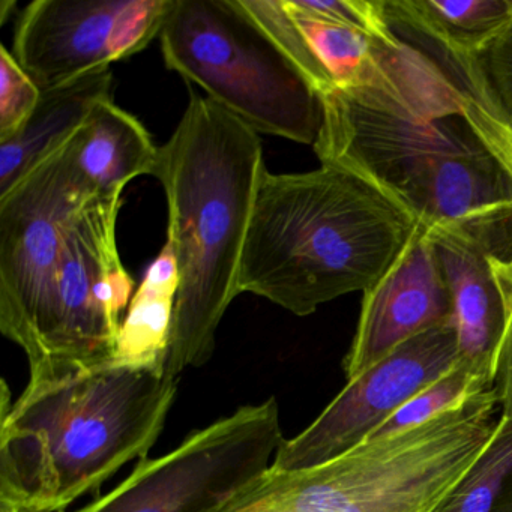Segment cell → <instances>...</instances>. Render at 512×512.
<instances>
[{
  "mask_svg": "<svg viewBox=\"0 0 512 512\" xmlns=\"http://www.w3.org/2000/svg\"><path fill=\"white\" fill-rule=\"evenodd\" d=\"M173 0H35L17 20L13 55L41 92L143 52Z\"/></svg>",
  "mask_w": 512,
  "mask_h": 512,
  "instance_id": "obj_10",
  "label": "cell"
},
{
  "mask_svg": "<svg viewBox=\"0 0 512 512\" xmlns=\"http://www.w3.org/2000/svg\"><path fill=\"white\" fill-rule=\"evenodd\" d=\"M320 98V163L364 179L428 230L511 223L512 125L392 31L374 38L358 85Z\"/></svg>",
  "mask_w": 512,
  "mask_h": 512,
  "instance_id": "obj_1",
  "label": "cell"
},
{
  "mask_svg": "<svg viewBox=\"0 0 512 512\" xmlns=\"http://www.w3.org/2000/svg\"><path fill=\"white\" fill-rule=\"evenodd\" d=\"M496 388L499 391L502 412L512 415V313L508 334H506L505 344H503Z\"/></svg>",
  "mask_w": 512,
  "mask_h": 512,
  "instance_id": "obj_25",
  "label": "cell"
},
{
  "mask_svg": "<svg viewBox=\"0 0 512 512\" xmlns=\"http://www.w3.org/2000/svg\"><path fill=\"white\" fill-rule=\"evenodd\" d=\"M16 403L4 382L0 502L64 512L158 442L178 394L163 368L115 359H49L29 365Z\"/></svg>",
  "mask_w": 512,
  "mask_h": 512,
  "instance_id": "obj_2",
  "label": "cell"
},
{
  "mask_svg": "<svg viewBox=\"0 0 512 512\" xmlns=\"http://www.w3.org/2000/svg\"><path fill=\"white\" fill-rule=\"evenodd\" d=\"M265 172L259 133L208 97L190 92L152 175L166 194L167 241L179 271L164 364L170 377L178 379L214 355L218 326L239 295L242 251Z\"/></svg>",
  "mask_w": 512,
  "mask_h": 512,
  "instance_id": "obj_3",
  "label": "cell"
},
{
  "mask_svg": "<svg viewBox=\"0 0 512 512\" xmlns=\"http://www.w3.org/2000/svg\"><path fill=\"white\" fill-rule=\"evenodd\" d=\"M286 5L335 88L358 85L373 62L377 37L316 16L304 10L298 0H286Z\"/></svg>",
  "mask_w": 512,
  "mask_h": 512,
  "instance_id": "obj_19",
  "label": "cell"
},
{
  "mask_svg": "<svg viewBox=\"0 0 512 512\" xmlns=\"http://www.w3.org/2000/svg\"><path fill=\"white\" fill-rule=\"evenodd\" d=\"M241 4L320 97L335 88L334 80L316 58L290 14L286 0H241Z\"/></svg>",
  "mask_w": 512,
  "mask_h": 512,
  "instance_id": "obj_21",
  "label": "cell"
},
{
  "mask_svg": "<svg viewBox=\"0 0 512 512\" xmlns=\"http://www.w3.org/2000/svg\"><path fill=\"white\" fill-rule=\"evenodd\" d=\"M41 95L43 92L13 52L0 46V143L22 130L37 109Z\"/></svg>",
  "mask_w": 512,
  "mask_h": 512,
  "instance_id": "obj_23",
  "label": "cell"
},
{
  "mask_svg": "<svg viewBox=\"0 0 512 512\" xmlns=\"http://www.w3.org/2000/svg\"><path fill=\"white\" fill-rule=\"evenodd\" d=\"M178 290V263L172 244L166 241L131 299L112 359L164 370Z\"/></svg>",
  "mask_w": 512,
  "mask_h": 512,
  "instance_id": "obj_17",
  "label": "cell"
},
{
  "mask_svg": "<svg viewBox=\"0 0 512 512\" xmlns=\"http://www.w3.org/2000/svg\"><path fill=\"white\" fill-rule=\"evenodd\" d=\"M160 43L169 70L256 133L316 143L322 98L241 0H173Z\"/></svg>",
  "mask_w": 512,
  "mask_h": 512,
  "instance_id": "obj_6",
  "label": "cell"
},
{
  "mask_svg": "<svg viewBox=\"0 0 512 512\" xmlns=\"http://www.w3.org/2000/svg\"><path fill=\"white\" fill-rule=\"evenodd\" d=\"M74 164L98 196H115L136 178L154 175L158 151L142 122L113 100L98 104L74 137Z\"/></svg>",
  "mask_w": 512,
  "mask_h": 512,
  "instance_id": "obj_16",
  "label": "cell"
},
{
  "mask_svg": "<svg viewBox=\"0 0 512 512\" xmlns=\"http://www.w3.org/2000/svg\"><path fill=\"white\" fill-rule=\"evenodd\" d=\"M428 232L454 302L458 361L494 388L512 313V224Z\"/></svg>",
  "mask_w": 512,
  "mask_h": 512,
  "instance_id": "obj_12",
  "label": "cell"
},
{
  "mask_svg": "<svg viewBox=\"0 0 512 512\" xmlns=\"http://www.w3.org/2000/svg\"><path fill=\"white\" fill-rule=\"evenodd\" d=\"M499 407L494 386L322 466L271 469L247 499L263 512H430L496 433Z\"/></svg>",
  "mask_w": 512,
  "mask_h": 512,
  "instance_id": "obj_5",
  "label": "cell"
},
{
  "mask_svg": "<svg viewBox=\"0 0 512 512\" xmlns=\"http://www.w3.org/2000/svg\"><path fill=\"white\" fill-rule=\"evenodd\" d=\"M0 512H29L19 506L11 505V503L0 502Z\"/></svg>",
  "mask_w": 512,
  "mask_h": 512,
  "instance_id": "obj_26",
  "label": "cell"
},
{
  "mask_svg": "<svg viewBox=\"0 0 512 512\" xmlns=\"http://www.w3.org/2000/svg\"><path fill=\"white\" fill-rule=\"evenodd\" d=\"M395 37L467 79L470 61L512 26V0H383Z\"/></svg>",
  "mask_w": 512,
  "mask_h": 512,
  "instance_id": "obj_14",
  "label": "cell"
},
{
  "mask_svg": "<svg viewBox=\"0 0 512 512\" xmlns=\"http://www.w3.org/2000/svg\"><path fill=\"white\" fill-rule=\"evenodd\" d=\"M416 230L400 206L341 167L266 170L242 251L239 295L310 316L326 302L371 289Z\"/></svg>",
  "mask_w": 512,
  "mask_h": 512,
  "instance_id": "obj_4",
  "label": "cell"
},
{
  "mask_svg": "<svg viewBox=\"0 0 512 512\" xmlns=\"http://www.w3.org/2000/svg\"><path fill=\"white\" fill-rule=\"evenodd\" d=\"M121 208L122 194L94 196L71 223L29 365L49 359L92 364L115 355L121 316L136 287L116 244Z\"/></svg>",
  "mask_w": 512,
  "mask_h": 512,
  "instance_id": "obj_9",
  "label": "cell"
},
{
  "mask_svg": "<svg viewBox=\"0 0 512 512\" xmlns=\"http://www.w3.org/2000/svg\"><path fill=\"white\" fill-rule=\"evenodd\" d=\"M454 322V302L430 232L418 226L391 268L364 292L361 317L344 359L347 380L437 326Z\"/></svg>",
  "mask_w": 512,
  "mask_h": 512,
  "instance_id": "obj_13",
  "label": "cell"
},
{
  "mask_svg": "<svg viewBox=\"0 0 512 512\" xmlns=\"http://www.w3.org/2000/svg\"><path fill=\"white\" fill-rule=\"evenodd\" d=\"M298 4L316 16L371 37L382 38L391 32L385 19L383 0H298Z\"/></svg>",
  "mask_w": 512,
  "mask_h": 512,
  "instance_id": "obj_24",
  "label": "cell"
},
{
  "mask_svg": "<svg viewBox=\"0 0 512 512\" xmlns=\"http://www.w3.org/2000/svg\"><path fill=\"white\" fill-rule=\"evenodd\" d=\"M430 512H512V415Z\"/></svg>",
  "mask_w": 512,
  "mask_h": 512,
  "instance_id": "obj_18",
  "label": "cell"
},
{
  "mask_svg": "<svg viewBox=\"0 0 512 512\" xmlns=\"http://www.w3.org/2000/svg\"><path fill=\"white\" fill-rule=\"evenodd\" d=\"M458 362L455 323L410 338L346 388L301 434L284 440L271 469L290 473L329 463L367 442L404 404Z\"/></svg>",
  "mask_w": 512,
  "mask_h": 512,
  "instance_id": "obj_11",
  "label": "cell"
},
{
  "mask_svg": "<svg viewBox=\"0 0 512 512\" xmlns=\"http://www.w3.org/2000/svg\"><path fill=\"white\" fill-rule=\"evenodd\" d=\"M73 140L0 197V331L29 361L40 347L68 230L98 196L77 172Z\"/></svg>",
  "mask_w": 512,
  "mask_h": 512,
  "instance_id": "obj_8",
  "label": "cell"
},
{
  "mask_svg": "<svg viewBox=\"0 0 512 512\" xmlns=\"http://www.w3.org/2000/svg\"><path fill=\"white\" fill-rule=\"evenodd\" d=\"M269 397L191 433L158 458H142L118 487L74 512H226L271 470L284 443Z\"/></svg>",
  "mask_w": 512,
  "mask_h": 512,
  "instance_id": "obj_7",
  "label": "cell"
},
{
  "mask_svg": "<svg viewBox=\"0 0 512 512\" xmlns=\"http://www.w3.org/2000/svg\"><path fill=\"white\" fill-rule=\"evenodd\" d=\"M467 79L473 94L512 125V26L470 61Z\"/></svg>",
  "mask_w": 512,
  "mask_h": 512,
  "instance_id": "obj_22",
  "label": "cell"
},
{
  "mask_svg": "<svg viewBox=\"0 0 512 512\" xmlns=\"http://www.w3.org/2000/svg\"><path fill=\"white\" fill-rule=\"evenodd\" d=\"M488 389L493 388L479 379L466 364L458 361L448 373L422 389L409 403L404 404L368 440L383 439L418 427Z\"/></svg>",
  "mask_w": 512,
  "mask_h": 512,
  "instance_id": "obj_20",
  "label": "cell"
},
{
  "mask_svg": "<svg viewBox=\"0 0 512 512\" xmlns=\"http://www.w3.org/2000/svg\"><path fill=\"white\" fill-rule=\"evenodd\" d=\"M113 100L112 70L43 92L22 130L0 143V197L7 196L85 127L98 104Z\"/></svg>",
  "mask_w": 512,
  "mask_h": 512,
  "instance_id": "obj_15",
  "label": "cell"
}]
</instances>
